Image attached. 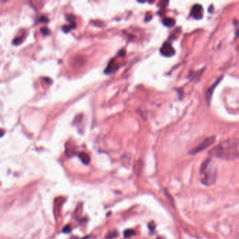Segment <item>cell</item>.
<instances>
[{
  "instance_id": "ba28073f",
  "label": "cell",
  "mask_w": 239,
  "mask_h": 239,
  "mask_svg": "<svg viewBox=\"0 0 239 239\" xmlns=\"http://www.w3.org/2000/svg\"><path fill=\"white\" fill-rule=\"evenodd\" d=\"M79 156L81 161L83 163L86 165H88V164H90L91 162V158H90L89 155L87 154L86 153H84V152H81V153L79 154Z\"/></svg>"
},
{
  "instance_id": "52a82bcc",
  "label": "cell",
  "mask_w": 239,
  "mask_h": 239,
  "mask_svg": "<svg viewBox=\"0 0 239 239\" xmlns=\"http://www.w3.org/2000/svg\"><path fill=\"white\" fill-rule=\"evenodd\" d=\"M118 65L116 64L114 60H111L109 63L108 66L107 67L106 69H105V73L106 74H111L112 72H115L116 69H118Z\"/></svg>"
},
{
  "instance_id": "8992f818",
  "label": "cell",
  "mask_w": 239,
  "mask_h": 239,
  "mask_svg": "<svg viewBox=\"0 0 239 239\" xmlns=\"http://www.w3.org/2000/svg\"><path fill=\"white\" fill-rule=\"evenodd\" d=\"M221 80H222V77L220 79H219L217 80V81L215 82V83H214L213 85H212V86H211V87H210V88H208V90L207 93H206V99H207V101L208 102H210L211 97H212V93H213L214 89H215V87L217 86V84L220 83V81H221Z\"/></svg>"
},
{
  "instance_id": "6da1fadb",
  "label": "cell",
  "mask_w": 239,
  "mask_h": 239,
  "mask_svg": "<svg viewBox=\"0 0 239 239\" xmlns=\"http://www.w3.org/2000/svg\"><path fill=\"white\" fill-rule=\"evenodd\" d=\"M210 156L223 160H234L238 157V141L229 139L220 142L209 152Z\"/></svg>"
},
{
  "instance_id": "7c38bea8",
  "label": "cell",
  "mask_w": 239,
  "mask_h": 239,
  "mask_svg": "<svg viewBox=\"0 0 239 239\" xmlns=\"http://www.w3.org/2000/svg\"><path fill=\"white\" fill-rule=\"evenodd\" d=\"M116 236H117V232H110L109 234L107 236L106 239H112L113 238H114V237Z\"/></svg>"
},
{
  "instance_id": "8fae6325",
  "label": "cell",
  "mask_w": 239,
  "mask_h": 239,
  "mask_svg": "<svg viewBox=\"0 0 239 239\" xmlns=\"http://www.w3.org/2000/svg\"><path fill=\"white\" fill-rule=\"evenodd\" d=\"M136 234V232L133 229H127L124 232V237L126 238H129Z\"/></svg>"
},
{
  "instance_id": "9c48e42d",
  "label": "cell",
  "mask_w": 239,
  "mask_h": 239,
  "mask_svg": "<svg viewBox=\"0 0 239 239\" xmlns=\"http://www.w3.org/2000/svg\"><path fill=\"white\" fill-rule=\"evenodd\" d=\"M163 23L165 26L168 27H173L175 25V19L172 18H166L165 19H164L163 21Z\"/></svg>"
},
{
  "instance_id": "9a60e30c",
  "label": "cell",
  "mask_w": 239,
  "mask_h": 239,
  "mask_svg": "<svg viewBox=\"0 0 239 239\" xmlns=\"http://www.w3.org/2000/svg\"><path fill=\"white\" fill-rule=\"evenodd\" d=\"M63 232L65 233V234H67V233H69L71 232V228L69 226H66L63 229Z\"/></svg>"
},
{
  "instance_id": "30bf717a",
  "label": "cell",
  "mask_w": 239,
  "mask_h": 239,
  "mask_svg": "<svg viewBox=\"0 0 239 239\" xmlns=\"http://www.w3.org/2000/svg\"><path fill=\"white\" fill-rule=\"evenodd\" d=\"M76 27L75 22H72L69 25H64L63 27V29L65 32H69L71 29H74Z\"/></svg>"
},
{
  "instance_id": "5b68a950",
  "label": "cell",
  "mask_w": 239,
  "mask_h": 239,
  "mask_svg": "<svg viewBox=\"0 0 239 239\" xmlns=\"http://www.w3.org/2000/svg\"><path fill=\"white\" fill-rule=\"evenodd\" d=\"M203 13V9L202 6L200 4H195L192 7L191 11V15L196 20H199L202 18Z\"/></svg>"
},
{
  "instance_id": "277c9868",
  "label": "cell",
  "mask_w": 239,
  "mask_h": 239,
  "mask_svg": "<svg viewBox=\"0 0 239 239\" xmlns=\"http://www.w3.org/2000/svg\"><path fill=\"white\" fill-rule=\"evenodd\" d=\"M160 52L163 55L166 57H170L175 55V51L171 45V43L169 42H165L161 46L160 49Z\"/></svg>"
},
{
  "instance_id": "7a4b0ae2",
  "label": "cell",
  "mask_w": 239,
  "mask_h": 239,
  "mask_svg": "<svg viewBox=\"0 0 239 239\" xmlns=\"http://www.w3.org/2000/svg\"><path fill=\"white\" fill-rule=\"evenodd\" d=\"M217 180V168L213 161L207 159L203 163L200 169V180L204 185L211 186Z\"/></svg>"
},
{
  "instance_id": "5bb4252c",
  "label": "cell",
  "mask_w": 239,
  "mask_h": 239,
  "mask_svg": "<svg viewBox=\"0 0 239 239\" xmlns=\"http://www.w3.org/2000/svg\"><path fill=\"white\" fill-rule=\"evenodd\" d=\"M22 41H23V39H22L21 37H18V38H15L14 40H13V43H14L15 45H19L21 44L22 43Z\"/></svg>"
},
{
  "instance_id": "e0dca14e",
  "label": "cell",
  "mask_w": 239,
  "mask_h": 239,
  "mask_svg": "<svg viewBox=\"0 0 239 239\" xmlns=\"http://www.w3.org/2000/svg\"><path fill=\"white\" fill-rule=\"evenodd\" d=\"M39 21H42V22H43V23H46V22H47V21H48V19H47V18H46V17L42 16V17H41V18H40Z\"/></svg>"
},
{
  "instance_id": "2e32d148",
  "label": "cell",
  "mask_w": 239,
  "mask_h": 239,
  "mask_svg": "<svg viewBox=\"0 0 239 239\" xmlns=\"http://www.w3.org/2000/svg\"><path fill=\"white\" fill-rule=\"evenodd\" d=\"M154 228H155V225L153 222H151L150 224H149V229H150V230H154Z\"/></svg>"
},
{
  "instance_id": "3957f363",
  "label": "cell",
  "mask_w": 239,
  "mask_h": 239,
  "mask_svg": "<svg viewBox=\"0 0 239 239\" xmlns=\"http://www.w3.org/2000/svg\"><path fill=\"white\" fill-rule=\"evenodd\" d=\"M215 140H216V137H215V136H211V137L206 138V139H205L200 145H198L196 147L193 149L189 154L192 155H194L199 153V152H203V150L208 148L211 145H213L215 142Z\"/></svg>"
},
{
  "instance_id": "d6986e66",
  "label": "cell",
  "mask_w": 239,
  "mask_h": 239,
  "mask_svg": "<svg viewBox=\"0 0 239 239\" xmlns=\"http://www.w3.org/2000/svg\"><path fill=\"white\" fill-rule=\"evenodd\" d=\"M157 239H164V238H160V237H159V238H158Z\"/></svg>"
},
{
  "instance_id": "ac0fdd59",
  "label": "cell",
  "mask_w": 239,
  "mask_h": 239,
  "mask_svg": "<svg viewBox=\"0 0 239 239\" xmlns=\"http://www.w3.org/2000/svg\"><path fill=\"white\" fill-rule=\"evenodd\" d=\"M4 134V130H0V137H1V136H3V135Z\"/></svg>"
},
{
  "instance_id": "4fadbf2b",
  "label": "cell",
  "mask_w": 239,
  "mask_h": 239,
  "mask_svg": "<svg viewBox=\"0 0 239 239\" xmlns=\"http://www.w3.org/2000/svg\"><path fill=\"white\" fill-rule=\"evenodd\" d=\"M41 32L43 35H49L50 34V29H48L47 27H43L41 29Z\"/></svg>"
}]
</instances>
